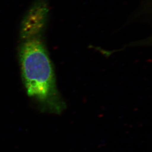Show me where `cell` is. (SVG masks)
Masks as SVG:
<instances>
[{"mask_svg":"<svg viewBox=\"0 0 152 152\" xmlns=\"http://www.w3.org/2000/svg\"><path fill=\"white\" fill-rule=\"evenodd\" d=\"M22 76L28 95L42 106L60 112L51 63L40 36L22 41L19 49Z\"/></svg>","mask_w":152,"mask_h":152,"instance_id":"6da1fadb","label":"cell"},{"mask_svg":"<svg viewBox=\"0 0 152 152\" xmlns=\"http://www.w3.org/2000/svg\"><path fill=\"white\" fill-rule=\"evenodd\" d=\"M49 15V1L34 0L21 21L19 33L21 40L41 36L46 27Z\"/></svg>","mask_w":152,"mask_h":152,"instance_id":"7a4b0ae2","label":"cell"}]
</instances>
